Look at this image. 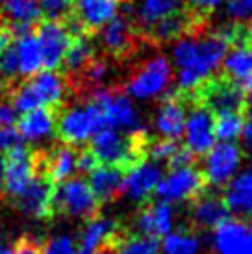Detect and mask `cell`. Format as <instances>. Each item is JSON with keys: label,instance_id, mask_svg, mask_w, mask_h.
Masks as SVG:
<instances>
[{"label": "cell", "instance_id": "obj_1", "mask_svg": "<svg viewBox=\"0 0 252 254\" xmlns=\"http://www.w3.org/2000/svg\"><path fill=\"white\" fill-rule=\"evenodd\" d=\"M228 49L230 47L219 30L210 26L176 39L173 47V62L178 69L176 91H193L204 80L213 76Z\"/></svg>", "mask_w": 252, "mask_h": 254}, {"label": "cell", "instance_id": "obj_2", "mask_svg": "<svg viewBox=\"0 0 252 254\" xmlns=\"http://www.w3.org/2000/svg\"><path fill=\"white\" fill-rule=\"evenodd\" d=\"M104 117L93 102H85L84 106L67 108L65 104L56 110V132L60 143L65 145H82L89 137L104 130Z\"/></svg>", "mask_w": 252, "mask_h": 254}, {"label": "cell", "instance_id": "obj_3", "mask_svg": "<svg viewBox=\"0 0 252 254\" xmlns=\"http://www.w3.org/2000/svg\"><path fill=\"white\" fill-rule=\"evenodd\" d=\"M52 210H54V217L56 215H67V217L91 221V219L98 217L100 204L93 195L87 180L76 177L67 178V180L56 184Z\"/></svg>", "mask_w": 252, "mask_h": 254}, {"label": "cell", "instance_id": "obj_4", "mask_svg": "<svg viewBox=\"0 0 252 254\" xmlns=\"http://www.w3.org/2000/svg\"><path fill=\"white\" fill-rule=\"evenodd\" d=\"M173 84V67L165 56L148 58L132 76L126 80L125 95L133 99L148 100L156 97H163Z\"/></svg>", "mask_w": 252, "mask_h": 254}, {"label": "cell", "instance_id": "obj_5", "mask_svg": "<svg viewBox=\"0 0 252 254\" xmlns=\"http://www.w3.org/2000/svg\"><path fill=\"white\" fill-rule=\"evenodd\" d=\"M87 100L100 110L102 117H104L106 128L126 130V132H133V130L143 128L137 110L132 106V102L121 89L100 87V89L89 93Z\"/></svg>", "mask_w": 252, "mask_h": 254}, {"label": "cell", "instance_id": "obj_6", "mask_svg": "<svg viewBox=\"0 0 252 254\" xmlns=\"http://www.w3.org/2000/svg\"><path fill=\"white\" fill-rule=\"evenodd\" d=\"M54 191H56V182L45 171H35L34 178L30 180L28 186L19 195L7 198V202L13 206L17 212L24 213L32 219L52 221L54 219V210H52Z\"/></svg>", "mask_w": 252, "mask_h": 254}, {"label": "cell", "instance_id": "obj_7", "mask_svg": "<svg viewBox=\"0 0 252 254\" xmlns=\"http://www.w3.org/2000/svg\"><path fill=\"white\" fill-rule=\"evenodd\" d=\"M206 190H208V182L204 178L202 171L195 165H189L180 169H171L169 175L161 177L156 186V195L165 202H184V200L191 202Z\"/></svg>", "mask_w": 252, "mask_h": 254}, {"label": "cell", "instance_id": "obj_8", "mask_svg": "<svg viewBox=\"0 0 252 254\" xmlns=\"http://www.w3.org/2000/svg\"><path fill=\"white\" fill-rule=\"evenodd\" d=\"M180 93V91H178ZM182 95V93H180ZM184 97V95H182ZM188 102V113H186V125H184V137L186 145L191 154L204 156L215 143V134H213V113L198 104L195 100H189L184 97Z\"/></svg>", "mask_w": 252, "mask_h": 254}, {"label": "cell", "instance_id": "obj_9", "mask_svg": "<svg viewBox=\"0 0 252 254\" xmlns=\"http://www.w3.org/2000/svg\"><path fill=\"white\" fill-rule=\"evenodd\" d=\"M100 32V47L102 56L110 60H125L137 50V43L143 39L135 30L133 22L128 17H113L106 22Z\"/></svg>", "mask_w": 252, "mask_h": 254}, {"label": "cell", "instance_id": "obj_10", "mask_svg": "<svg viewBox=\"0 0 252 254\" xmlns=\"http://www.w3.org/2000/svg\"><path fill=\"white\" fill-rule=\"evenodd\" d=\"M204 156H206L204 169L200 171H202L208 186H213V188H221V186H226L230 182L234 173L241 165V160H243L241 148L234 141L217 143Z\"/></svg>", "mask_w": 252, "mask_h": 254}, {"label": "cell", "instance_id": "obj_11", "mask_svg": "<svg viewBox=\"0 0 252 254\" xmlns=\"http://www.w3.org/2000/svg\"><path fill=\"white\" fill-rule=\"evenodd\" d=\"M35 39L41 50V64L45 71H56L62 67L63 56L69 49L72 37L62 22L39 21L34 26Z\"/></svg>", "mask_w": 252, "mask_h": 254}, {"label": "cell", "instance_id": "obj_12", "mask_svg": "<svg viewBox=\"0 0 252 254\" xmlns=\"http://www.w3.org/2000/svg\"><path fill=\"white\" fill-rule=\"evenodd\" d=\"M4 163H6L4 195L9 198L19 195L34 178V148L26 147L24 143L7 148L4 150Z\"/></svg>", "mask_w": 252, "mask_h": 254}, {"label": "cell", "instance_id": "obj_13", "mask_svg": "<svg viewBox=\"0 0 252 254\" xmlns=\"http://www.w3.org/2000/svg\"><path fill=\"white\" fill-rule=\"evenodd\" d=\"M217 254H252V225L241 219H224L213 228Z\"/></svg>", "mask_w": 252, "mask_h": 254}, {"label": "cell", "instance_id": "obj_14", "mask_svg": "<svg viewBox=\"0 0 252 254\" xmlns=\"http://www.w3.org/2000/svg\"><path fill=\"white\" fill-rule=\"evenodd\" d=\"M188 102L178 91L165 93L154 119V128L161 139L176 141L184 135Z\"/></svg>", "mask_w": 252, "mask_h": 254}, {"label": "cell", "instance_id": "obj_15", "mask_svg": "<svg viewBox=\"0 0 252 254\" xmlns=\"http://www.w3.org/2000/svg\"><path fill=\"white\" fill-rule=\"evenodd\" d=\"M176 212L171 202L165 200H150L143 202L139 212L133 219L135 232L152 238H163L169 232H173Z\"/></svg>", "mask_w": 252, "mask_h": 254}, {"label": "cell", "instance_id": "obj_16", "mask_svg": "<svg viewBox=\"0 0 252 254\" xmlns=\"http://www.w3.org/2000/svg\"><path fill=\"white\" fill-rule=\"evenodd\" d=\"M163 177V169L158 162L143 160L135 163L132 169L125 173L123 193L133 202H147Z\"/></svg>", "mask_w": 252, "mask_h": 254}, {"label": "cell", "instance_id": "obj_17", "mask_svg": "<svg viewBox=\"0 0 252 254\" xmlns=\"http://www.w3.org/2000/svg\"><path fill=\"white\" fill-rule=\"evenodd\" d=\"M228 210L223 202V197L206 190L202 195L191 200L189 204V223L193 230H213L219 223L228 219Z\"/></svg>", "mask_w": 252, "mask_h": 254}, {"label": "cell", "instance_id": "obj_18", "mask_svg": "<svg viewBox=\"0 0 252 254\" xmlns=\"http://www.w3.org/2000/svg\"><path fill=\"white\" fill-rule=\"evenodd\" d=\"M115 13L117 4L113 0H74L72 17L89 37L95 36L106 22L112 21Z\"/></svg>", "mask_w": 252, "mask_h": 254}, {"label": "cell", "instance_id": "obj_19", "mask_svg": "<svg viewBox=\"0 0 252 254\" xmlns=\"http://www.w3.org/2000/svg\"><path fill=\"white\" fill-rule=\"evenodd\" d=\"M123 225L115 223L112 219H100L95 217L91 221H85V226L78 236L76 249L78 254H93L97 249L112 247L115 238L119 236Z\"/></svg>", "mask_w": 252, "mask_h": 254}, {"label": "cell", "instance_id": "obj_20", "mask_svg": "<svg viewBox=\"0 0 252 254\" xmlns=\"http://www.w3.org/2000/svg\"><path fill=\"white\" fill-rule=\"evenodd\" d=\"M221 197L228 213L252 225V173H243L230 180Z\"/></svg>", "mask_w": 252, "mask_h": 254}, {"label": "cell", "instance_id": "obj_21", "mask_svg": "<svg viewBox=\"0 0 252 254\" xmlns=\"http://www.w3.org/2000/svg\"><path fill=\"white\" fill-rule=\"evenodd\" d=\"M123 180H125V171L110 165H98L93 173H89L87 184L97 202L102 206L117 200L123 195Z\"/></svg>", "mask_w": 252, "mask_h": 254}, {"label": "cell", "instance_id": "obj_22", "mask_svg": "<svg viewBox=\"0 0 252 254\" xmlns=\"http://www.w3.org/2000/svg\"><path fill=\"white\" fill-rule=\"evenodd\" d=\"M56 128V110L50 108H35L24 112L15 121V130L22 139H43L49 137Z\"/></svg>", "mask_w": 252, "mask_h": 254}, {"label": "cell", "instance_id": "obj_23", "mask_svg": "<svg viewBox=\"0 0 252 254\" xmlns=\"http://www.w3.org/2000/svg\"><path fill=\"white\" fill-rule=\"evenodd\" d=\"M97 56V47L93 43V37L80 36L72 37L69 49L65 52L62 62V74L65 80L76 78L85 69V65Z\"/></svg>", "mask_w": 252, "mask_h": 254}, {"label": "cell", "instance_id": "obj_24", "mask_svg": "<svg viewBox=\"0 0 252 254\" xmlns=\"http://www.w3.org/2000/svg\"><path fill=\"white\" fill-rule=\"evenodd\" d=\"M47 173L56 184L72 178L76 173V147L58 143L47 148Z\"/></svg>", "mask_w": 252, "mask_h": 254}, {"label": "cell", "instance_id": "obj_25", "mask_svg": "<svg viewBox=\"0 0 252 254\" xmlns=\"http://www.w3.org/2000/svg\"><path fill=\"white\" fill-rule=\"evenodd\" d=\"M223 74L238 84H245L252 76V43L234 45L223 58Z\"/></svg>", "mask_w": 252, "mask_h": 254}, {"label": "cell", "instance_id": "obj_26", "mask_svg": "<svg viewBox=\"0 0 252 254\" xmlns=\"http://www.w3.org/2000/svg\"><path fill=\"white\" fill-rule=\"evenodd\" d=\"M200 249L202 243L198 234L189 226H182L163 236V243L160 245L161 254H200Z\"/></svg>", "mask_w": 252, "mask_h": 254}, {"label": "cell", "instance_id": "obj_27", "mask_svg": "<svg viewBox=\"0 0 252 254\" xmlns=\"http://www.w3.org/2000/svg\"><path fill=\"white\" fill-rule=\"evenodd\" d=\"M15 49H17V56H19V74L28 78L35 72H39V69L43 67L41 50H39V43L35 39L34 30L26 36L15 39Z\"/></svg>", "mask_w": 252, "mask_h": 254}, {"label": "cell", "instance_id": "obj_28", "mask_svg": "<svg viewBox=\"0 0 252 254\" xmlns=\"http://www.w3.org/2000/svg\"><path fill=\"white\" fill-rule=\"evenodd\" d=\"M113 249L117 254H160V241L152 236H143L123 228Z\"/></svg>", "mask_w": 252, "mask_h": 254}, {"label": "cell", "instance_id": "obj_29", "mask_svg": "<svg viewBox=\"0 0 252 254\" xmlns=\"http://www.w3.org/2000/svg\"><path fill=\"white\" fill-rule=\"evenodd\" d=\"M245 117L241 113H223L213 117V134L221 141H234L238 139L243 127H245Z\"/></svg>", "mask_w": 252, "mask_h": 254}, {"label": "cell", "instance_id": "obj_30", "mask_svg": "<svg viewBox=\"0 0 252 254\" xmlns=\"http://www.w3.org/2000/svg\"><path fill=\"white\" fill-rule=\"evenodd\" d=\"M41 9V21L65 22L74 11V0H37Z\"/></svg>", "mask_w": 252, "mask_h": 254}, {"label": "cell", "instance_id": "obj_31", "mask_svg": "<svg viewBox=\"0 0 252 254\" xmlns=\"http://www.w3.org/2000/svg\"><path fill=\"white\" fill-rule=\"evenodd\" d=\"M43 254H78L76 241L70 236H56L41 241Z\"/></svg>", "mask_w": 252, "mask_h": 254}, {"label": "cell", "instance_id": "obj_32", "mask_svg": "<svg viewBox=\"0 0 252 254\" xmlns=\"http://www.w3.org/2000/svg\"><path fill=\"white\" fill-rule=\"evenodd\" d=\"M178 148V143L171 141V139H150L147 147V158H150L152 162H169V158L175 154V150Z\"/></svg>", "mask_w": 252, "mask_h": 254}, {"label": "cell", "instance_id": "obj_33", "mask_svg": "<svg viewBox=\"0 0 252 254\" xmlns=\"http://www.w3.org/2000/svg\"><path fill=\"white\" fill-rule=\"evenodd\" d=\"M224 13L232 22H245L252 17V0H228Z\"/></svg>", "mask_w": 252, "mask_h": 254}, {"label": "cell", "instance_id": "obj_34", "mask_svg": "<svg viewBox=\"0 0 252 254\" xmlns=\"http://www.w3.org/2000/svg\"><path fill=\"white\" fill-rule=\"evenodd\" d=\"M98 160L97 156L93 154V150L89 147H82L80 150H76V171L82 173V175H89L93 171L97 169Z\"/></svg>", "mask_w": 252, "mask_h": 254}, {"label": "cell", "instance_id": "obj_35", "mask_svg": "<svg viewBox=\"0 0 252 254\" xmlns=\"http://www.w3.org/2000/svg\"><path fill=\"white\" fill-rule=\"evenodd\" d=\"M13 254H43L41 241L32 236H21L13 245Z\"/></svg>", "mask_w": 252, "mask_h": 254}, {"label": "cell", "instance_id": "obj_36", "mask_svg": "<svg viewBox=\"0 0 252 254\" xmlns=\"http://www.w3.org/2000/svg\"><path fill=\"white\" fill-rule=\"evenodd\" d=\"M221 2H223V0H188L186 6H188L191 11H195L196 15H202L206 19H210L211 11H213Z\"/></svg>", "mask_w": 252, "mask_h": 254}, {"label": "cell", "instance_id": "obj_37", "mask_svg": "<svg viewBox=\"0 0 252 254\" xmlns=\"http://www.w3.org/2000/svg\"><path fill=\"white\" fill-rule=\"evenodd\" d=\"M19 143H22V137L15 127H0V150H7Z\"/></svg>", "mask_w": 252, "mask_h": 254}, {"label": "cell", "instance_id": "obj_38", "mask_svg": "<svg viewBox=\"0 0 252 254\" xmlns=\"http://www.w3.org/2000/svg\"><path fill=\"white\" fill-rule=\"evenodd\" d=\"M245 127H243V132H241V137H243V143L249 150H252V113L249 112L245 117Z\"/></svg>", "mask_w": 252, "mask_h": 254}, {"label": "cell", "instance_id": "obj_39", "mask_svg": "<svg viewBox=\"0 0 252 254\" xmlns=\"http://www.w3.org/2000/svg\"><path fill=\"white\" fill-rule=\"evenodd\" d=\"M4 182H6V163H4V154H0V197L4 195Z\"/></svg>", "mask_w": 252, "mask_h": 254}, {"label": "cell", "instance_id": "obj_40", "mask_svg": "<svg viewBox=\"0 0 252 254\" xmlns=\"http://www.w3.org/2000/svg\"><path fill=\"white\" fill-rule=\"evenodd\" d=\"M9 41H11L9 34H7V32L4 28H0V54H2V50H4L7 47V45H9Z\"/></svg>", "mask_w": 252, "mask_h": 254}, {"label": "cell", "instance_id": "obj_41", "mask_svg": "<svg viewBox=\"0 0 252 254\" xmlns=\"http://www.w3.org/2000/svg\"><path fill=\"white\" fill-rule=\"evenodd\" d=\"M243 89H245V93H247V99H249V102L252 100V76L247 80L245 84H243Z\"/></svg>", "mask_w": 252, "mask_h": 254}, {"label": "cell", "instance_id": "obj_42", "mask_svg": "<svg viewBox=\"0 0 252 254\" xmlns=\"http://www.w3.org/2000/svg\"><path fill=\"white\" fill-rule=\"evenodd\" d=\"M93 254H117L115 253V249H112V247H108V245H104V247H100V249H97Z\"/></svg>", "mask_w": 252, "mask_h": 254}, {"label": "cell", "instance_id": "obj_43", "mask_svg": "<svg viewBox=\"0 0 252 254\" xmlns=\"http://www.w3.org/2000/svg\"><path fill=\"white\" fill-rule=\"evenodd\" d=\"M247 30H249V37H251V41H252V21L247 24Z\"/></svg>", "mask_w": 252, "mask_h": 254}, {"label": "cell", "instance_id": "obj_44", "mask_svg": "<svg viewBox=\"0 0 252 254\" xmlns=\"http://www.w3.org/2000/svg\"><path fill=\"white\" fill-rule=\"evenodd\" d=\"M0 241H2V230H0ZM0 247H2V245H0Z\"/></svg>", "mask_w": 252, "mask_h": 254}, {"label": "cell", "instance_id": "obj_45", "mask_svg": "<svg viewBox=\"0 0 252 254\" xmlns=\"http://www.w3.org/2000/svg\"><path fill=\"white\" fill-rule=\"evenodd\" d=\"M4 2H7V0H0V4H4Z\"/></svg>", "mask_w": 252, "mask_h": 254}, {"label": "cell", "instance_id": "obj_46", "mask_svg": "<svg viewBox=\"0 0 252 254\" xmlns=\"http://www.w3.org/2000/svg\"><path fill=\"white\" fill-rule=\"evenodd\" d=\"M249 173H252V163H251V171H249Z\"/></svg>", "mask_w": 252, "mask_h": 254}, {"label": "cell", "instance_id": "obj_47", "mask_svg": "<svg viewBox=\"0 0 252 254\" xmlns=\"http://www.w3.org/2000/svg\"><path fill=\"white\" fill-rule=\"evenodd\" d=\"M113 2H115V0H113Z\"/></svg>", "mask_w": 252, "mask_h": 254}]
</instances>
